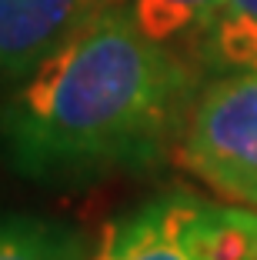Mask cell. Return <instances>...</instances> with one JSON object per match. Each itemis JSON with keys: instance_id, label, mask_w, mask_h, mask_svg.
I'll return each instance as SVG.
<instances>
[{"instance_id": "6da1fadb", "label": "cell", "mask_w": 257, "mask_h": 260, "mask_svg": "<svg viewBox=\"0 0 257 260\" xmlns=\"http://www.w3.org/2000/svg\"><path fill=\"white\" fill-rule=\"evenodd\" d=\"M194 97V67L113 4L7 93L0 157L44 184L151 170L177 153Z\"/></svg>"}, {"instance_id": "7a4b0ae2", "label": "cell", "mask_w": 257, "mask_h": 260, "mask_svg": "<svg viewBox=\"0 0 257 260\" xmlns=\"http://www.w3.org/2000/svg\"><path fill=\"white\" fill-rule=\"evenodd\" d=\"M80 260H257V210L167 190L107 220Z\"/></svg>"}, {"instance_id": "3957f363", "label": "cell", "mask_w": 257, "mask_h": 260, "mask_svg": "<svg viewBox=\"0 0 257 260\" xmlns=\"http://www.w3.org/2000/svg\"><path fill=\"white\" fill-rule=\"evenodd\" d=\"M174 157L224 200L257 210V70L197 90Z\"/></svg>"}, {"instance_id": "277c9868", "label": "cell", "mask_w": 257, "mask_h": 260, "mask_svg": "<svg viewBox=\"0 0 257 260\" xmlns=\"http://www.w3.org/2000/svg\"><path fill=\"white\" fill-rule=\"evenodd\" d=\"M113 4L124 0H0V84H23Z\"/></svg>"}, {"instance_id": "5b68a950", "label": "cell", "mask_w": 257, "mask_h": 260, "mask_svg": "<svg viewBox=\"0 0 257 260\" xmlns=\"http://www.w3.org/2000/svg\"><path fill=\"white\" fill-rule=\"evenodd\" d=\"M87 244V234L74 223L0 214V260H80Z\"/></svg>"}, {"instance_id": "8992f818", "label": "cell", "mask_w": 257, "mask_h": 260, "mask_svg": "<svg viewBox=\"0 0 257 260\" xmlns=\"http://www.w3.org/2000/svg\"><path fill=\"white\" fill-rule=\"evenodd\" d=\"M204 57L227 70H257V0H220L201 30Z\"/></svg>"}, {"instance_id": "52a82bcc", "label": "cell", "mask_w": 257, "mask_h": 260, "mask_svg": "<svg viewBox=\"0 0 257 260\" xmlns=\"http://www.w3.org/2000/svg\"><path fill=\"white\" fill-rule=\"evenodd\" d=\"M220 0H124L134 23L147 37L174 44L187 34H201Z\"/></svg>"}]
</instances>
